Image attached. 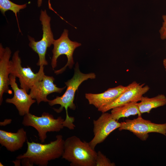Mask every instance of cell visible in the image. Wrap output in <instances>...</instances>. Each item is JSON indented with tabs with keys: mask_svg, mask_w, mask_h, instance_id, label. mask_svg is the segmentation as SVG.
Returning <instances> with one entry per match:
<instances>
[{
	"mask_svg": "<svg viewBox=\"0 0 166 166\" xmlns=\"http://www.w3.org/2000/svg\"><path fill=\"white\" fill-rule=\"evenodd\" d=\"M56 140L47 144L27 140V150L16 159L21 160L23 165L46 166L49 162L62 156L64 151L65 140L61 135L56 136Z\"/></svg>",
	"mask_w": 166,
	"mask_h": 166,
	"instance_id": "obj_1",
	"label": "cell"
},
{
	"mask_svg": "<svg viewBox=\"0 0 166 166\" xmlns=\"http://www.w3.org/2000/svg\"><path fill=\"white\" fill-rule=\"evenodd\" d=\"M96 77V74L94 73L85 74L81 73L80 71L78 64L77 63L75 65L73 77L65 82L67 88L65 93L61 97L57 96L53 100H49L48 102L51 106L57 104L61 105L58 109H54V111L57 113L61 112L64 108L65 109L66 117L64 121L65 127L70 130L74 129L75 127L73 124L74 118L69 116L68 109L69 108L72 110L76 109V106L73 101L76 91L83 82L89 79H95Z\"/></svg>",
	"mask_w": 166,
	"mask_h": 166,
	"instance_id": "obj_2",
	"label": "cell"
},
{
	"mask_svg": "<svg viewBox=\"0 0 166 166\" xmlns=\"http://www.w3.org/2000/svg\"><path fill=\"white\" fill-rule=\"evenodd\" d=\"M97 152L89 142L82 141L73 136L65 140L62 158L70 162L71 166H95Z\"/></svg>",
	"mask_w": 166,
	"mask_h": 166,
	"instance_id": "obj_3",
	"label": "cell"
},
{
	"mask_svg": "<svg viewBox=\"0 0 166 166\" xmlns=\"http://www.w3.org/2000/svg\"><path fill=\"white\" fill-rule=\"evenodd\" d=\"M64 120L60 116L55 119L48 113L43 112L39 117L29 113L23 116L22 123L25 126H32L38 131L42 143L45 142L47 132H57L64 127Z\"/></svg>",
	"mask_w": 166,
	"mask_h": 166,
	"instance_id": "obj_4",
	"label": "cell"
},
{
	"mask_svg": "<svg viewBox=\"0 0 166 166\" xmlns=\"http://www.w3.org/2000/svg\"><path fill=\"white\" fill-rule=\"evenodd\" d=\"M40 20L42 25L43 31L42 39L36 41L34 38L29 35L28 38L30 41L29 46L38 55L39 59L37 65L42 66L48 64L45 58L47 49L53 44L55 40L51 28V18L47 14L45 10H41Z\"/></svg>",
	"mask_w": 166,
	"mask_h": 166,
	"instance_id": "obj_5",
	"label": "cell"
},
{
	"mask_svg": "<svg viewBox=\"0 0 166 166\" xmlns=\"http://www.w3.org/2000/svg\"><path fill=\"white\" fill-rule=\"evenodd\" d=\"M19 51H16L10 61V74L19 78L21 88L27 92L37 81L42 79L45 74L44 66H40L37 73H34L30 67H23L19 56Z\"/></svg>",
	"mask_w": 166,
	"mask_h": 166,
	"instance_id": "obj_6",
	"label": "cell"
},
{
	"mask_svg": "<svg viewBox=\"0 0 166 166\" xmlns=\"http://www.w3.org/2000/svg\"><path fill=\"white\" fill-rule=\"evenodd\" d=\"M53 45V55L51 62L53 69L57 66V60L59 56L64 54L67 58V62L64 66L58 70L54 71V73L57 75L64 72L67 67L70 69L72 68L74 63L73 57V52L74 50L81 44L70 40L68 37V30L64 29L60 37L54 40Z\"/></svg>",
	"mask_w": 166,
	"mask_h": 166,
	"instance_id": "obj_7",
	"label": "cell"
},
{
	"mask_svg": "<svg viewBox=\"0 0 166 166\" xmlns=\"http://www.w3.org/2000/svg\"><path fill=\"white\" fill-rule=\"evenodd\" d=\"M121 123L118 128L119 131H129L142 141L146 140L149 133H158L166 136V123H154L144 119L141 116L133 120H126Z\"/></svg>",
	"mask_w": 166,
	"mask_h": 166,
	"instance_id": "obj_8",
	"label": "cell"
},
{
	"mask_svg": "<svg viewBox=\"0 0 166 166\" xmlns=\"http://www.w3.org/2000/svg\"><path fill=\"white\" fill-rule=\"evenodd\" d=\"M93 124L94 136L89 143L94 150L97 144L103 142L111 132L119 128L121 125L111 113L106 112L103 113L97 119L94 120Z\"/></svg>",
	"mask_w": 166,
	"mask_h": 166,
	"instance_id": "obj_9",
	"label": "cell"
},
{
	"mask_svg": "<svg viewBox=\"0 0 166 166\" xmlns=\"http://www.w3.org/2000/svg\"><path fill=\"white\" fill-rule=\"evenodd\" d=\"M144 83L140 84L135 81L127 86V89L120 96L110 104L98 109L102 113L112 109L113 108L124 104L132 102H137L140 101L143 95L149 89L147 85Z\"/></svg>",
	"mask_w": 166,
	"mask_h": 166,
	"instance_id": "obj_10",
	"label": "cell"
},
{
	"mask_svg": "<svg viewBox=\"0 0 166 166\" xmlns=\"http://www.w3.org/2000/svg\"><path fill=\"white\" fill-rule=\"evenodd\" d=\"M10 85L14 91V95L11 98H7L6 102L14 104L17 109L19 115L24 116L30 113L31 105L36 101L33 99L30 94L23 89H20L16 82V77L10 74Z\"/></svg>",
	"mask_w": 166,
	"mask_h": 166,
	"instance_id": "obj_11",
	"label": "cell"
},
{
	"mask_svg": "<svg viewBox=\"0 0 166 166\" xmlns=\"http://www.w3.org/2000/svg\"><path fill=\"white\" fill-rule=\"evenodd\" d=\"M54 78L44 75L42 80L36 82L30 89V95L36 100L38 105L42 102H48L47 96L49 94L57 93H61L66 87L58 88L54 84Z\"/></svg>",
	"mask_w": 166,
	"mask_h": 166,
	"instance_id": "obj_12",
	"label": "cell"
},
{
	"mask_svg": "<svg viewBox=\"0 0 166 166\" xmlns=\"http://www.w3.org/2000/svg\"><path fill=\"white\" fill-rule=\"evenodd\" d=\"M11 51L9 48H3L0 44V105L3 101V95L5 93H12L9 88L10 85V58Z\"/></svg>",
	"mask_w": 166,
	"mask_h": 166,
	"instance_id": "obj_13",
	"label": "cell"
},
{
	"mask_svg": "<svg viewBox=\"0 0 166 166\" xmlns=\"http://www.w3.org/2000/svg\"><path fill=\"white\" fill-rule=\"evenodd\" d=\"M126 89L127 86L119 85L115 87L109 88L101 93H86L85 96L90 105H93L99 109L113 102Z\"/></svg>",
	"mask_w": 166,
	"mask_h": 166,
	"instance_id": "obj_14",
	"label": "cell"
},
{
	"mask_svg": "<svg viewBox=\"0 0 166 166\" xmlns=\"http://www.w3.org/2000/svg\"><path fill=\"white\" fill-rule=\"evenodd\" d=\"M26 140V133L23 128L16 132L0 130V144L10 152H14L22 148Z\"/></svg>",
	"mask_w": 166,
	"mask_h": 166,
	"instance_id": "obj_15",
	"label": "cell"
},
{
	"mask_svg": "<svg viewBox=\"0 0 166 166\" xmlns=\"http://www.w3.org/2000/svg\"><path fill=\"white\" fill-rule=\"evenodd\" d=\"M140 101L137 105L140 113H149L152 109L166 105V97L162 94L152 98L142 96Z\"/></svg>",
	"mask_w": 166,
	"mask_h": 166,
	"instance_id": "obj_16",
	"label": "cell"
},
{
	"mask_svg": "<svg viewBox=\"0 0 166 166\" xmlns=\"http://www.w3.org/2000/svg\"><path fill=\"white\" fill-rule=\"evenodd\" d=\"M111 114L113 117L117 121L121 118L131 115L140 116L141 115L136 102L126 103L114 107L112 109Z\"/></svg>",
	"mask_w": 166,
	"mask_h": 166,
	"instance_id": "obj_17",
	"label": "cell"
},
{
	"mask_svg": "<svg viewBox=\"0 0 166 166\" xmlns=\"http://www.w3.org/2000/svg\"><path fill=\"white\" fill-rule=\"evenodd\" d=\"M27 4L18 5L13 2L10 0H0V10L5 15V13L8 10L12 11L15 14L18 21L17 14L20 10L26 8Z\"/></svg>",
	"mask_w": 166,
	"mask_h": 166,
	"instance_id": "obj_18",
	"label": "cell"
},
{
	"mask_svg": "<svg viewBox=\"0 0 166 166\" xmlns=\"http://www.w3.org/2000/svg\"><path fill=\"white\" fill-rule=\"evenodd\" d=\"M115 164L112 162L106 156L100 151L97 152L96 160L95 166H115Z\"/></svg>",
	"mask_w": 166,
	"mask_h": 166,
	"instance_id": "obj_19",
	"label": "cell"
},
{
	"mask_svg": "<svg viewBox=\"0 0 166 166\" xmlns=\"http://www.w3.org/2000/svg\"><path fill=\"white\" fill-rule=\"evenodd\" d=\"M162 17L164 22L159 32L161 38L164 40L166 39V15H163Z\"/></svg>",
	"mask_w": 166,
	"mask_h": 166,
	"instance_id": "obj_20",
	"label": "cell"
},
{
	"mask_svg": "<svg viewBox=\"0 0 166 166\" xmlns=\"http://www.w3.org/2000/svg\"><path fill=\"white\" fill-rule=\"evenodd\" d=\"M12 121L11 119H6L4 121L0 122V126H5L8 124H10Z\"/></svg>",
	"mask_w": 166,
	"mask_h": 166,
	"instance_id": "obj_21",
	"label": "cell"
},
{
	"mask_svg": "<svg viewBox=\"0 0 166 166\" xmlns=\"http://www.w3.org/2000/svg\"><path fill=\"white\" fill-rule=\"evenodd\" d=\"M42 0H38V7H40L42 4Z\"/></svg>",
	"mask_w": 166,
	"mask_h": 166,
	"instance_id": "obj_22",
	"label": "cell"
},
{
	"mask_svg": "<svg viewBox=\"0 0 166 166\" xmlns=\"http://www.w3.org/2000/svg\"><path fill=\"white\" fill-rule=\"evenodd\" d=\"M163 64L166 72V58L164 59L163 61Z\"/></svg>",
	"mask_w": 166,
	"mask_h": 166,
	"instance_id": "obj_23",
	"label": "cell"
},
{
	"mask_svg": "<svg viewBox=\"0 0 166 166\" xmlns=\"http://www.w3.org/2000/svg\"><path fill=\"white\" fill-rule=\"evenodd\" d=\"M0 166H3V164L2 163H1V162L0 163Z\"/></svg>",
	"mask_w": 166,
	"mask_h": 166,
	"instance_id": "obj_24",
	"label": "cell"
}]
</instances>
